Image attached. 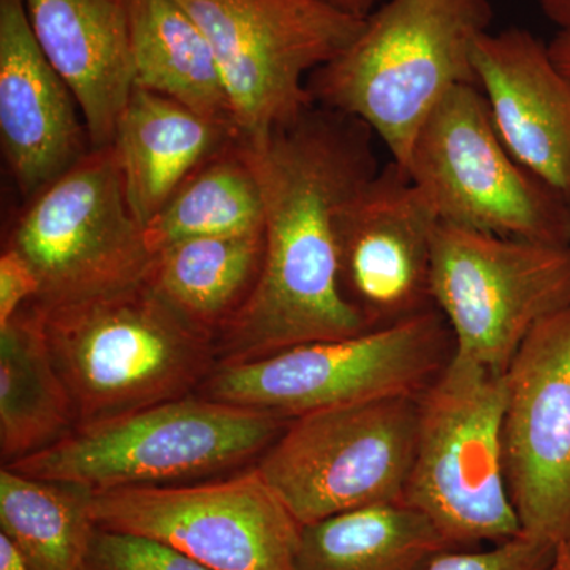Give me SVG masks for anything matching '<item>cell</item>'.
Wrapping results in <instances>:
<instances>
[{"mask_svg":"<svg viewBox=\"0 0 570 570\" xmlns=\"http://www.w3.org/2000/svg\"><path fill=\"white\" fill-rule=\"evenodd\" d=\"M0 142L28 198L92 149L77 99L33 37L24 0H0Z\"/></svg>","mask_w":570,"mask_h":570,"instance_id":"cell-15","label":"cell"},{"mask_svg":"<svg viewBox=\"0 0 570 570\" xmlns=\"http://www.w3.org/2000/svg\"><path fill=\"white\" fill-rule=\"evenodd\" d=\"M549 570H570V542L557 547Z\"/></svg>","mask_w":570,"mask_h":570,"instance_id":"cell-32","label":"cell"},{"mask_svg":"<svg viewBox=\"0 0 570 570\" xmlns=\"http://www.w3.org/2000/svg\"><path fill=\"white\" fill-rule=\"evenodd\" d=\"M234 140H239L235 127L170 97L134 88L112 146L127 202L142 227L202 164Z\"/></svg>","mask_w":570,"mask_h":570,"instance_id":"cell-18","label":"cell"},{"mask_svg":"<svg viewBox=\"0 0 570 570\" xmlns=\"http://www.w3.org/2000/svg\"><path fill=\"white\" fill-rule=\"evenodd\" d=\"M265 200L250 146L234 140L213 154L145 225L151 253L197 236L264 230Z\"/></svg>","mask_w":570,"mask_h":570,"instance_id":"cell-23","label":"cell"},{"mask_svg":"<svg viewBox=\"0 0 570 570\" xmlns=\"http://www.w3.org/2000/svg\"><path fill=\"white\" fill-rule=\"evenodd\" d=\"M438 225L425 197L393 160L341 209V291L371 330L433 309Z\"/></svg>","mask_w":570,"mask_h":570,"instance_id":"cell-14","label":"cell"},{"mask_svg":"<svg viewBox=\"0 0 570 570\" xmlns=\"http://www.w3.org/2000/svg\"><path fill=\"white\" fill-rule=\"evenodd\" d=\"M539 6L558 31H570V0H539Z\"/></svg>","mask_w":570,"mask_h":570,"instance_id":"cell-29","label":"cell"},{"mask_svg":"<svg viewBox=\"0 0 570 570\" xmlns=\"http://www.w3.org/2000/svg\"><path fill=\"white\" fill-rule=\"evenodd\" d=\"M374 138L358 119L314 105L250 146L264 189V264L216 337L219 363L370 332L341 291L337 220L381 168Z\"/></svg>","mask_w":570,"mask_h":570,"instance_id":"cell-1","label":"cell"},{"mask_svg":"<svg viewBox=\"0 0 570 570\" xmlns=\"http://www.w3.org/2000/svg\"><path fill=\"white\" fill-rule=\"evenodd\" d=\"M549 48L553 61L570 78V31H558Z\"/></svg>","mask_w":570,"mask_h":570,"instance_id":"cell-31","label":"cell"},{"mask_svg":"<svg viewBox=\"0 0 570 570\" xmlns=\"http://www.w3.org/2000/svg\"><path fill=\"white\" fill-rule=\"evenodd\" d=\"M264 253V230L181 239L153 254L145 281L183 317L217 337L253 294Z\"/></svg>","mask_w":570,"mask_h":570,"instance_id":"cell-20","label":"cell"},{"mask_svg":"<svg viewBox=\"0 0 570 570\" xmlns=\"http://www.w3.org/2000/svg\"><path fill=\"white\" fill-rule=\"evenodd\" d=\"M223 73L239 140L264 142L314 107L307 78L355 39L362 18L321 0H178Z\"/></svg>","mask_w":570,"mask_h":570,"instance_id":"cell-8","label":"cell"},{"mask_svg":"<svg viewBox=\"0 0 570 570\" xmlns=\"http://www.w3.org/2000/svg\"><path fill=\"white\" fill-rule=\"evenodd\" d=\"M491 0H385L355 39L307 78L314 104L370 127L406 168L423 124L450 91L475 85L474 47Z\"/></svg>","mask_w":570,"mask_h":570,"instance_id":"cell-2","label":"cell"},{"mask_svg":"<svg viewBox=\"0 0 570 570\" xmlns=\"http://www.w3.org/2000/svg\"><path fill=\"white\" fill-rule=\"evenodd\" d=\"M45 58L69 86L92 148L115 141L135 88L130 0H24Z\"/></svg>","mask_w":570,"mask_h":570,"instance_id":"cell-17","label":"cell"},{"mask_svg":"<svg viewBox=\"0 0 570 570\" xmlns=\"http://www.w3.org/2000/svg\"><path fill=\"white\" fill-rule=\"evenodd\" d=\"M130 29L135 88L235 127L212 45L178 0H130Z\"/></svg>","mask_w":570,"mask_h":570,"instance_id":"cell-21","label":"cell"},{"mask_svg":"<svg viewBox=\"0 0 570 570\" xmlns=\"http://www.w3.org/2000/svg\"><path fill=\"white\" fill-rule=\"evenodd\" d=\"M32 306L78 425L195 395L219 365L216 337L146 281L66 305Z\"/></svg>","mask_w":570,"mask_h":570,"instance_id":"cell-3","label":"cell"},{"mask_svg":"<svg viewBox=\"0 0 570 570\" xmlns=\"http://www.w3.org/2000/svg\"><path fill=\"white\" fill-rule=\"evenodd\" d=\"M505 472L521 532L570 542V307L540 322L505 371Z\"/></svg>","mask_w":570,"mask_h":570,"instance_id":"cell-13","label":"cell"},{"mask_svg":"<svg viewBox=\"0 0 570 570\" xmlns=\"http://www.w3.org/2000/svg\"><path fill=\"white\" fill-rule=\"evenodd\" d=\"M77 425L73 401L48 348L39 313L29 303L0 326L2 466L51 448Z\"/></svg>","mask_w":570,"mask_h":570,"instance_id":"cell-19","label":"cell"},{"mask_svg":"<svg viewBox=\"0 0 570 570\" xmlns=\"http://www.w3.org/2000/svg\"><path fill=\"white\" fill-rule=\"evenodd\" d=\"M333 9L351 14V17L365 20L367 14L373 13L385 0H321Z\"/></svg>","mask_w":570,"mask_h":570,"instance_id":"cell-30","label":"cell"},{"mask_svg":"<svg viewBox=\"0 0 570 570\" xmlns=\"http://www.w3.org/2000/svg\"><path fill=\"white\" fill-rule=\"evenodd\" d=\"M82 570H209L157 540L96 527Z\"/></svg>","mask_w":570,"mask_h":570,"instance_id":"cell-25","label":"cell"},{"mask_svg":"<svg viewBox=\"0 0 570 570\" xmlns=\"http://www.w3.org/2000/svg\"><path fill=\"white\" fill-rule=\"evenodd\" d=\"M455 354L452 332L433 307L344 340L219 363L198 395L294 420L393 396H420Z\"/></svg>","mask_w":570,"mask_h":570,"instance_id":"cell-6","label":"cell"},{"mask_svg":"<svg viewBox=\"0 0 570 570\" xmlns=\"http://www.w3.org/2000/svg\"><path fill=\"white\" fill-rule=\"evenodd\" d=\"M557 547L521 532L489 549H456L439 554L426 570H549Z\"/></svg>","mask_w":570,"mask_h":570,"instance_id":"cell-26","label":"cell"},{"mask_svg":"<svg viewBox=\"0 0 570 570\" xmlns=\"http://www.w3.org/2000/svg\"><path fill=\"white\" fill-rule=\"evenodd\" d=\"M92 491L0 471V532L36 570H82L96 523Z\"/></svg>","mask_w":570,"mask_h":570,"instance_id":"cell-24","label":"cell"},{"mask_svg":"<svg viewBox=\"0 0 570 570\" xmlns=\"http://www.w3.org/2000/svg\"><path fill=\"white\" fill-rule=\"evenodd\" d=\"M39 276L32 305H66L141 283L153 253L127 202L115 146L92 148L33 195L7 246Z\"/></svg>","mask_w":570,"mask_h":570,"instance_id":"cell-10","label":"cell"},{"mask_svg":"<svg viewBox=\"0 0 570 570\" xmlns=\"http://www.w3.org/2000/svg\"><path fill=\"white\" fill-rule=\"evenodd\" d=\"M450 547L406 502L371 505L302 528L296 570H426Z\"/></svg>","mask_w":570,"mask_h":570,"instance_id":"cell-22","label":"cell"},{"mask_svg":"<svg viewBox=\"0 0 570 570\" xmlns=\"http://www.w3.org/2000/svg\"><path fill=\"white\" fill-rule=\"evenodd\" d=\"M287 423L195 393L78 425L51 448L2 468L92 493L178 485L253 466Z\"/></svg>","mask_w":570,"mask_h":570,"instance_id":"cell-4","label":"cell"},{"mask_svg":"<svg viewBox=\"0 0 570 570\" xmlns=\"http://www.w3.org/2000/svg\"><path fill=\"white\" fill-rule=\"evenodd\" d=\"M419 409V396H393L288 420L255 468L302 527L404 502Z\"/></svg>","mask_w":570,"mask_h":570,"instance_id":"cell-9","label":"cell"},{"mask_svg":"<svg viewBox=\"0 0 570 570\" xmlns=\"http://www.w3.org/2000/svg\"><path fill=\"white\" fill-rule=\"evenodd\" d=\"M40 292L39 276L31 264L11 247L0 255V326L33 302Z\"/></svg>","mask_w":570,"mask_h":570,"instance_id":"cell-27","label":"cell"},{"mask_svg":"<svg viewBox=\"0 0 570 570\" xmlns=\"http://www.w3.org/2000/svg\"><path fill=\"white\" fill-rule=\"evenodd\" d=\"M96 527L163 542L209 570H296L302 524L258 469L165 487L96 491Z\"/></svg>","mask_w":570,"mask_h":570,"instance_id":"cell-12","label":"cell"},{"mask_svg":"<svg viewBox=\"0 0 570 570\" xmlns=\"http://www.w3.org/2000/svg\"><path fill=\"white\" fill-rule=\"evenodd\" d=\"M0 570H36L21 550L0 532Z\"/></svg>","mask_w":570,"mask_h":570,"instance_id":"cell-28","label":"cell"},{"mask_svg":"<svg viewBox=\"0 0 570 570\" xmlns=\"http://www.w3.org/2000/svg\"><path fill=\"white\" fill-rule=\"evenodd\" d=\"M404 171L439 223L570 245V204L515 159L475 85L450 91L415 137Z\"/></svg>","mask_w":570,"mask_h":570,"instance_id":"cell-7","label":"cell"},{"mask_svg":"<svg viewBox=\"0 0 570 570\" xmlns=\"http://www.w3.org/2000/svg\"><path fill=\"white\" fill-rule=\"evenodd\" d=\"M505 373L453 354L419 396V436L404 502L452 549L521 534L504 453Z\"/></svg>","mask_w":570,"mask_h":570,"instance_id":"cell-5","label":"cell"},{"mask_svg":"<svg viewBox=\"0 0 570 570\" xmlns=\"http://www.w3.org/2000/svg\"><path fill=\"white\" fill-rule=\"evenodd\" d=\"M431 292L455 355L504 374L532 330L570 307V245L438 225Z\"/></svg>","mask_w":570,"mask_h":570,"instance_id":"cell-11","label":"cell"},{"mask_svg":"<svg viewBox=\"0 0 570 570\" xmlns=\"http://www.w3.org/2000/svg\"><path fill=\"white\" fill-rule=\"evenodd\" d=\"M474 70L509 151L570 204V78L549 45L528 29L487 32Z\"/></svg>","mask_w":570,"mask_h":570,"instance_id":"cell-16","label":"cell"}]
</instances>
